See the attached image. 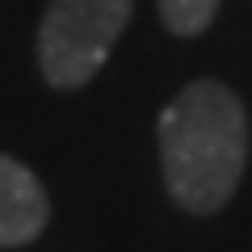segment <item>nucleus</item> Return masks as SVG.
Listing matches in <instances>:
<instances>
[{"instance_id": "20e7f679", "label": "nucleus", "mask_w": 252, "mask_h": 252, "mask_svg": "<svg viewBox=\"0 0 252 252\" xmlns=\"http://www.w3.org/2000/svg\"><path fill=\"white\" fill-rule=\"evenodd\" d=\"M156 9H160V21L168 26V34L193 38L215 26L223 0H156Z\"/></svg>"}, {"instance_id": "f03ea898", "label": "nucleus", "mask_w": 252, "mask_h": 252, "mask_svg": "<svg viewBox=\"0 0 252 252\" xmlns=\"http://www.w3.org/2000/svg\"><path fill=\"white\" fill-rule=\"evenodd\" d=\"M135 0H51L38 21V67L59 93L84 89L126 34Z\"/></svg>"}, {"instance_id": "7ed1b4c3", "label": "nucleus", "mask_w": 252, "mask_h": 252, "mask_svg": "<svg viewBox=\"0 0 252 252\" xmlns=\"http://www.w3.org/2000/svg\"><path fill=\"white\" fill-rule=\"evenodd\" d=\"M46 219H51V198L34 168L0 152V248L34 244Z\"/></svg>"}, {"instance_id": "f257e3e1", "label": "nucleus", "mask_w": 252, "mask_h": 252, "mask_svg": "<svg viewBox=\"0 0 252 252\" xmlns=\"http://www.w3.org/2000/svg\"><path fill=\"white\" fill-rule=\"evenodd\" d=\"M164 189L185 215H219L248 168V109L223 80H189L156 122Z\"/></svg>"}]
</instances>
